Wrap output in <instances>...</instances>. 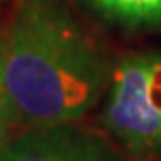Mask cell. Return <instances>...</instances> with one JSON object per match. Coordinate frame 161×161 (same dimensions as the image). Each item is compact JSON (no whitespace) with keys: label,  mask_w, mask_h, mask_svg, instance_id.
Segmentation results:
<instances>
[{"label":"cell","mask_w":161,"mask_h":161,"mask_svg":"<svg viewBox=\"0 0 161 161\" xmlns=\"http://www.w3.org/2000/svg\"><path fill=\"white\" fill-rule=\"evenodd\" d=\"M0 53L16 120L27 128L80 120L111 82L99 45L58 0H21Z\"/></svg>","instance_id":"6da1fadb"},{"label":"cell","mask_w":161,"mask_h":161,"mask_svg":"<svg viewBox=\"0 0 161 161\" xmlns=\"http://www.w3.org/2000/svg\"><path fill=\"white\" fill-rule=\"evenodd\" d=\"M78 136L72 124L31 126L8 142L0 161H70Z\"/></svg>","instance_id":"3957f363"},{"label":"cell","mask_w":161,"mask_h":161,"mask_svg":"<svg viewBox=\"0 0 161 161\" xmlns=\"http://www.w3.org/2000/svg\"><path fill=\"white\" fill-rule=\"evenodd\" d=\"M70 161H120V157L101 138L80 130V136L72 149Z\"/></svg>","instance_id":"5b68a950"},{"label":"cell","mask_w":161,"mask_h":161,"mask_svg":"<svg viewBox=\"0 0 161 161\" xmlns=\"http://www.w3.org/2000/svg\"><path fill=\"white\" fill-rule=\"evenodd\" d=\"M101 124L136 155L161 153V54H128L113 68Z\"/></svg>","instance_id":"7a4b0ae2"},{"label":"cell","mask_w":161,"mask_h":161,"mask_svg":"<svg viewBox=\"0 0 161 161\" xmlns=\"http://www.w3.org/2000/svg\"><path fill=\"white\" fill-rule=\"evenodd\" d=\"M101 14L128 27L161 25V0H87Z\"/></svg>","instance_id":"277c9868"},{"label":"cell","mask_w":161,"mask_h":161,"mask_svg":"<svg viewBox=\"0 0 161 161\" xmlns=\"http://www.w3.org/2000/svg\"><path fill=\"white\" fill-rule=\"evenodd\" d=\"M16 120V114H14V107H12V101H10L8 95V87L4 82V72H2V53H0V155L6 149L8 142L12 140L10 138V126Z\"/></svg>","instance_id":"8992f818"}]
</instances>
